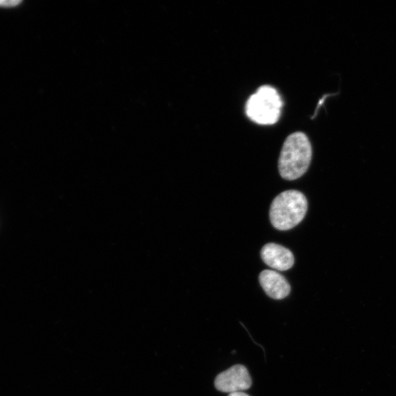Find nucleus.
Listing matches in <instances>:
<instances>
[{"label":"nucleus","mask_w":396,"mask_h":396,"mask_svg":"<svg viewBox=\"0 0 396 396\" xmlns=\"http://www.w3.org/2000/svg\"><path fill=\"white\" fill-rule=\"evenodd\" d=\"M312 159V146L303 132L290 135L282 145L278 161L279 172L282 179L296 180L308 171Z\"/></svg>","instance_id":"1"},{"label":"nucleus","mask_w":396,"mask_h":396,"mask_svg":"<svg viewBox=\"0 0 396 396\" xmlns=\"http://www.w3.org/2000/svg\"><path fill=\"white\" fill-rule=\"evenodd\" d=\"M306 197L296 191H287L273 200L270 211V221L279 231H288L299 224L306 215Z\"/></svg>","instance_id":"2"},{"label":"nucleus","mask_w":396,"mask_h":396,"mask_svg":"<svg viewBox=\"0 0 396 396\" xmlns=\"http://www.w3.org/2000/svg\"><path fill=\"white\" fill-rule=\"evenodd\" d=\"M282 102L277 91L272 87L265 85L259 88L249 99L246 112L254 122L261 125H272L277 123L280 116Z\"/></svg>","instance_id":"3"},{"label":"nucleus","mask_w":396,"mask_h":396,"mask_svg":"<svg viewBox=\"0 0 396 396\" xmlns=\"http://www.w3.org/2000/svg\"><path fill=\"white\" fill-rule=\"evenodd\" d=\"M215 385L220 392L233 393L250 389L252 380L246 367L236 365L220 373L216 377Z\"/></svg>","instance_id":"4"},{"label":"nucleus","mask_w":396,"mask_h":396,"mask_svg":"<svg viewBox=\"0 0 396 396\" xmlns=\"http://www.w3.org/2000/svg\"><path fill=\"white\" fill-rule=\"evenodd\" d=\"M260 255L263 261L274 270L287 271L294 266L293 253L281 245L275 243L264 245Z\"/></svg>","instance_id":"5"},{"label":"nucleus","mask_w":396,"mask_h":396,"mask_svg":"<svg viewBox=\"0 0 396 396\" xmlns=\"http://www.w3.org/2000/svg\"><path fill=\"white\" fill-rule=\"evenodd\" d=\"M259 281L263 291L274 299H282L291 292V286L287 279L273 270H263L259 276Z\"/></svg>","instance_id":"6"},{"label":"nucleus","mask_w":396,"mask_h":396,"mask_svg":"<svg viewBox=\"0 0 396 396\" xmlns=\"http://www.w3.org/2000/svg\"><path fill=\"white\" fill-rule=\"evenodd\" d=\"M21 3L20 0H0V6L13 7Z\"/></svg>","instance_id":"7"},{"label":"nucleus","mask_w":396,"mask_h":396,"mask_svg":"<svg viewBox=\"0 0 396 396\" xmlns=\"http://www.w3.org/2000/svg\"><path fill=\"white\" fill-rule=\"evenodd\" d=\"M229 396H250V395L243 392H236L230 393Z\"/></svg>","instance_id":"8"}]
</instances>
